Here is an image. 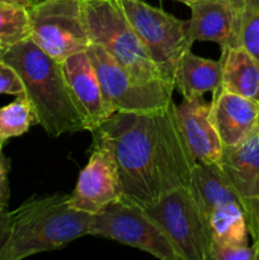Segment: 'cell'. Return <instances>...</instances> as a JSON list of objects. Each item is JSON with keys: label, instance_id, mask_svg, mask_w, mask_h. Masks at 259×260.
Returning a JSON list of instances; mask_svg holds the SVG:
<instances>
[{"label": "cell", "instance_id": "cell-28", "mask_svg": "<svg viewBox=\"0 0 259 260\" xmlns=\"http://www.w3.org/2000/svg\"><path fill=\"white\" fill-rule=\"evenodd\" d=\"M246 7L259 8V0H245V8Z\"/></svg>", "mask_w": 259, "mask_h": 260}, {"label": "cell", "instance_id": "cell-31", "mask_svg": "<svg viewBox=\"0 0 259 260\" xmlns=\"http://www.w3.org/2000/svg\"><path fill=\"white\" fill-rule=\"evenodd\" d=\"M135 2H142V0H135Z\"/></svg>", "mask_w": 259, "mask_h": 260}, {"label": "cell", "instance_id": "cell-22", "mask_svg": "<svg viewBox=\"0 0 259 260\" xmlns=\"http://www.w3.org/2000/svg\"><path fill=\"white\" fill-rule=\"evenodd\" d=\"M255 249L253 245L223 244L212 241L210 250V260H256Z\"/></svg>", "mask_w": 259, "mask_h": 260}, {"label": "cell", "instance_id": "cell-13", "mask_svg": "<svg viewBox=\"0 0 259 260\" xmlns=\"http://www.w3.org/2000/svg\"><path fill=\"white\" fill-rule=\"evenodd\" d=\"M61 65L74 99L85 119L88 131L93 132L108 121L116 111L102 90L86 51L69 56Z\"/></svg>", "mask_w": 259, "mask_h": 260}, {"label": "cell", "instance_id": "cell-19", "mask_svg": "<svg viewBox=\"0 0 259 260\" xmlns=\"http://www.w3.org/2000/svg\"><path fill=\"white\" fill-rule=\"evenodd\" d=\"M36 122L35 112L25 94L17 95L14 102L0 108V141L18 137L29 131Z\"/></svg>", "mask_w": 259, "mask_h": 260}, {"label": "cell", "instance_id": "cell-15", "mask_svg": "<svg viewBox=\"0 0 259 260\" xmlns=\"http://www.w3.org/2000/svg\"><path fill=\"white\" fill-rule=\"evenodd\" d=\"M211 118L222 146H235L259 126V102L220 88L211 101Z\"/></svg>", "mask_w": 259, "mask_h": 260}, {"label": "cell", "instance_id": "cell-29", "mask_svg": "<svg viewBox=\"0 0 259 260\" xmlns=\"http://www.w3.org/2000/svg\"><path fill=\"white\" fill-rule=\"evenodd\" d=\"M3 146H4V142L0 141V149H3Z\"/></svg>", "mask_w": 259, "mask_h": 260}, {"label": "cell", "instance_id": "cell-21", "mask_svg": "<svg viewBox=\"0 0 259 260\" xmlns=\"http://www.w3.org/2000/svg\"><path fill=\"white\" fill-rule=\"evenodd\" d=\"M239 46L259 61V8H244L239 33Z\"/></svg>", "mask_w": 259, "mask_h": 260}, {"label": "cell", "instance_id": "cell-23", "mask_svg": "<svg viewBox=\"0 0 259 260\" xmlns=\"http://www.w3.org/2000/svg\"><path fill=\"white\" fill-rule=\"evenodd\" d=\"M0 94L20 95L24 94V86L17 71L0 58Z\"/></svg>", "mask_w": 259, "mask_h": 260}, {"label": "cell", "instance_id": "cell-26", "mask_svg": "<svg viewBox=\"0 0 259 260\" xmlns=\"http://www.w3.org/2000/svg\"><path fill=\"white\" fill-rule=\"evenodd\" d=\"M175 2H179V3H182V4L187 5L188 7L189 4H192V3H195V2H198V0H175ZM231 2H233L236 7L240 8L241 10H244V8H245V0H231Z\"/></svg>", "mask_w": 259, "mask_h": 260}, {"label": "cell", "instance_id": "cell-4", "mask_svg": "<svg viewBox=\"0 0 259 260\" xmlns=\"http://www.w3.org/2000/svg\"><path fill=\"white\" fill-rule=\"evenodd\" d=\"M83 12L91 42L109 52L135 80L174 90L113 0H83Z\"/></svg>", "mask_w": 259, "mask_h": 260}, {"label": "cell", "instance_id": "cell-16", "mask_svg": "<svg viewBox=\"0 0 259 260\" xmlns=\"http://www.w3.org/2000/svg\"><path fill=\"white\" fill-rule=\"evenodd\" d=\"M217 165L244 207L259 187V126L238 145L223 147Z\"/></svg>", "mask_w": 259, "mask_h": 260}, {"label": "cell", "instance_id": "cell-12", "mask_svg": "<svg viewBox=\"0 0 259 260\" xmlns=\"http://www.w3.org/2000/svg\"><path fill=\"white\" fill-rule=\"evenodd\" d=\"M188 38L192 43L208 41L221 46V51L239 47L243 10L231 0H198L188 5Z\"/></svg>", "mask_w": 259, "mask_h": 260}, {"label": "cell", "instance_id": "cell-17", "mask_svg": "<svg viewBox=\"0 0 259 260\" xmlns=\"http://www.w3.org/2000/svg\"><path fill=\"white\" fill-rule=\"evenodd\" d=\"M222 62L201 57L188 50L180 57L175 70L174 88L183 99L201 98L206 93H216L221 86Z\"/></svg>", "mask_w": 259, "mask_h": 260}, {"label": "cell", "instance_id": "cell-27", "mask_svg": "<svg viewBox=\"0 0 259 260\" xmlns=\"http://www.w3.org/2000/svg\"><path fill=\"white\" fill-rule=\"evenodd\" d=\"M0 3H8V4L18 5V7L28 8L33 3V0H0Z\"/></svg>", "mask_w": 259, "mask_h": 260}, {"label": "cell", "instance_id": "cell-9", "mask_svg": "<svg viewBox=\"0 0 259 260\" xmlns=\"http://www.w3.org/2000/svg\"><path fill=\"white\" fill-rule=\"evenodd\" d=\"M89 235L132 246L160 260H180L169 239L146 211L121 198L91 215Z\"/></svg>", "mask_w": 259, "mask_h": 260}, {"label": "cell", "instance_id": "cell-8", "mask_svg": "<svg viewBox=\"0 0 259 260\" xmlns=\"http://www.w3.org/2000/svg\"><path fill=\"white\" fill-rule=\"evenodd\" d=\"M188 188L210 225L215 243L248 245L243 206L217 164L197 162Z\"/></svg>", "mask_w": 259, "mask_h": 260}, {"label": "cell", "instance_id": "cell-3", "mask_svg": "<svg viewBox=\"0 0 259 260\" xmlns=\"http://www.w3.org/2000/svg\"><path fill=\"white\" fill-rule=\"evenodd\" d=\"M0 58L19 75L36 122L48 136L88 131L60 61L41 50L30 38L7 48Z\"/></svg>", "mask_w": 259, "mask_h": 260}, {"label": "cell", "instance_id": "cell-5", "mask_svg": "<svg viewBox=\"0 0 259 260\" xmlns=\"http://www.w3.org/2000/svg\"><path fill=\"white\" fill-rule=\"evenodd\" d=\"M130 23L169 85L174 88L175 70L180 57L192 48L188 38L187 20L135 0H113ZM175 89V88H174Z\"/></svg>", "mask_w": 259, "mask_h": 260}, {"label": "cell", "instance_id": "cell-14", "mask_svg": "<svg viewBox=\"0 0 259 260\" xmlns=\"http://www.w3.org/2000/svg\"><path fill=\"white\" fill-rule=\"evenodd\" d=\"M177 117L197 162L218 164L223 146L211 118V102H206L203 96L183 99L177 106Z\"/></svg>", "mask_w": 259, "mask_h": 260}, {"label": "cell", "instance_id": "cell-7", "mask_svg": "<svg viewBox=\"0 0 259 260\" xmlns=\"http://www.w3.org/2000/svg\"><path fill=\"white\" fill-rule=\"evenodd\" d=\"M28 15L30 40L60 62L85 52L93 43L84 18L83 0H33Z\"/></svg>", "mask_w": 259, "mask_h": 260}, {"label": "cell", "instance_id": "cell-30", "mask_svg": "<svg viewBox=\"0 0 259 260\" xmlns=\"http://www.w3.org/2000/svg\"><path fill=\"white\" fill-rule=\"evenodd\" d=\"M3 52H4V51H3L2 48H0V56H2V53H3Z\"/></svg>", "mask_w": 259, "mask_h": 260}, {"label": "cell", "instance_id": "cell-10", "mask_svg": "<svg viewBox=\"0 0 259 260\" xmlns=\"http://www.w3.org/2000/svg\"><path fill=\"white\" fill-rule=\"evenodd\" d=\"M86 53L107 101L116 112H152L173 102V89L136 81L102 46L91 43Z\"/></svg>", "mask_w": 259, "mask_h": 260}, {"label": "cell", "instance_id": "cell-1", "mask_svg": "<svg viewBox=\"0 0 259 260\" xmlns=\"http://www.w3.org/2000/svg\"><path fill=\"white\" fill-rule=\"evenodd\" d=\"M91 134L113 154L121 200L145 210L168 192L189 185L197 160L183 136L174 101L152 112H116Z\"/></svg>", "mask_w": 259, "mask_h": 260}, {"label": "cell", "instance_id": "cell-2", "mask_svg": "<svg viewBox=\"0 0 259 260\" xmlns=\"http://www.w3.org/2000/svg\"><path fill=\"white\" fill-rule=\"evenodd\" d=\"M91 215L71 208L69 194L32 196L0 212V260H22L57 250L89 235Z\"/></svg>", "mask_w": 259, "mask_h": 260}, {"label": "cell", "instance_id": "cell-6", "mask_svg": "<svg viewBox=\"0 0 259 260\" xmlns=\"http://www.w3.org/2000/svg\"><path fill=\"white\" fill-rule=\"evenodd\" d=\"M145 211L167 235L180 260H210L212 233L189 188L168 192Z\"/></svg>", "mask_w": 259, "mask_h": 260}, {"label": "cell", "instance_id": "cell-11", "mask_svg": "<svg viewBox=\"0 0 259 260\" xmlns=\"http://www.w3.org/2000/svg\"><path fill=\"white\" fill-rule=\"evenodd\" d=\"M122 197L118 168L111 150L94 142L88 162L79 174L75 189L69 194L71 208L95 215Z\"/></svg>", "mask_w": 259, "mask_h": 260}, {"label": "cell", "instance_id": "cell-18", "mask_svg": "<svg viewBox=\"0 0 259 260\" xmlns=\"http://www.w3.org/2000/svg\"><path fill=\"white\" fill-rule=\"evenodd\" d=\"M221 89L259 102V61L243 47H231L221 52Z\"/></svg>", "mask_w": 259, "mask_h": 260}, {"label": "cell", "instance_id": "cell-24", "mask_svg": "<svg viewBox=\"0 0 259 260\" xmlns=\"http://www.w3.org/2000/svg\"><path fill=\"white\" fill-rule=\"evenodd\" d=\"M243 210L245 213L249 235L253 240V248L255 249L256 256L259 259V187L256 194L244 206Z\"/></svg>", "mask_w": 259, "mask_h": 260}, {"label": "cell", "instance_id": "cell-25", "mask_svg": "<svg viewBox=\"0 0 259 260\" xmlns=\"http://www.w3.org/2000/svg\"><path fill=\"white\" fill-rule=\"evenodd\" d=\"M10 170V160L3 152V149H0V212L5 211L8 208L10 197L9 189V175Z\"/></svg>", "mask_w": 259, "mask_h": 260}, {"label": "cell", "instance_id": "cell-20", "mask_svg": "<svg viewBox=\"0 0 259 260\" xmlns=\"http://www.w3.org/2000/svg\"><path fill=\"white\" fill-rule=\"evenodd\" d=\"M30 36L28 8L0 3V48H7Z\"/></svg>", "mask_w": 259, "mask_h": 260}]
</instances>
